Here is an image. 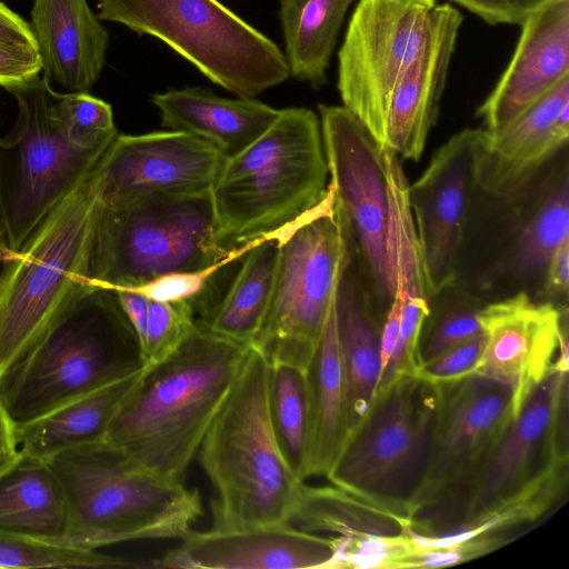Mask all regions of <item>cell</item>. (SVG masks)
<instances>
[{
  "label": "cell",
  "mask_w": 569,
  "mask_h": 569,
  "mask_svg": "<svg viewBox=\"0 0 569 569\" xmlns=\"http://www.w3.org/2000/svg\"><path fill=\"white\" fill-rule=\"evenodd\" d=\"M250 347L197 321L168 358L144 375L103 440L164 476L182 479L236 382Z\"/></svg>",
  "instance_id": "1"
},
{
  "label": "cell",
  "mask_w": 569,
  "mask_h": 569,
  "mask_svg": "<svg viewBox=\"0 0 569 569\" xmlns=\"http://www.w3.org/2000/svg\"><path fill=\"white\" fill-rule=\"evenodd\" d=\"M328 190L319 117L306 108L279 110L256 141L226 160L211 188L219 249L229 254L281 234Z\"/></svg>",
  "instance_id": "2"
},
{
  "label": "cell",
  "mask_w": 569,
  "mask_h": 569,
  "mask_svg": "<svg viewBox=\"0 0 569 569\" xmlns=\"http://www.w3.org/2000/svg\"><path fill=\"white\" fill-rule=\"evenodd\" d=\"M67 511L61 543L94 549L137 540H181L202 515L198 490L98 440L49 461Z\"/></svg>",
  "instance_id": "3"
},
{
  "label": "cell",
  "mask_w": 569,
  "mask_h": 569,
  "mask_svg": "<svg viewBox=\"0 0 569 569\" xmlns=\"http://www.w3.org/2000/svg\"><path fill=\"white\" fill-rule=\"evenodd\" d=\"M269 371L250 347L197 453L214 490L213 529L291 523L298 507L305 480L288 463L272 429Z\"/></svg>",
  "instance_id": "4"
},
{
  "label": "cell",
  "mask_w": 569,
  "mask_h": 569,
  "mask_svg": "<svg viewBox=\"0 0 569 569\" xmlns=\"http://www.w3.org/2000/svg\"><path fill=\"white\" fill-rule=\"evenodd\" d=\"M143 367L117 291L87 284L2 379L0 396L18 427Z\"/></svg>",
  "instance_id": "5"
},
{
  "label": "cell",
  "mask_w": 569,
  "mask_h": 569,
  "mask_svg": "<svg viewBox=\"0 0 569 569\" xmlns=\"http://www.w3.org/2000/svg\"><path fill=\"white\" fill-rule=\"evenodd\" d=\"M103 178L101 156L4 267L0 276V382L88 284Z\"/></svg>",
  "instance_id": "6"
},
{
  "label": "cell",
  "mask_w": 569,
  "mask_h": 569,
  "mask_svg": "<svg viewBox=\"0 0 569 569\" xmlns=\"http://www.w3.org/2000/svg\"><path fill=\"white\" fill-rule=\"evenodd\" d=\"M229 254L217 244L210 191L102 203L87 283L136 288L162 274L207 268Z\"/></svg>",
  "instance_id": "7"
},
{
  "label": "cell",
  "mask_w": 569,
  "mask_h": 569,
  "mask_svg": "<svg viewBox=\"0 0 569 569\" xmlns=\"http://www.w3.org/2000/svg\"><path fill=\"white\" fill-rule=\"evenodd\" d=\"M438 386L403 375L379 390L326 477L412 522L432 452Z\"/></svg>",
  "instance_id": "8"
},
{
  "label": "cell",
  "mask_w": 569,
  "mask_h": 569,
  "mask_svg": "<svg viewBox=\"0 0 569 569\" xmlns=\"http://www.w3.org/2000/svg\"><path fill=\"white\" fill-rule=\"evenodd\" d=\"M278 237L276 280L251 348L270 366L306 371L352 258L350 237L331 186L313 210Z\"/></svg>",
  "instance_id": "9"
},
{
  "label": "cell",
  "mask_w": 569,
  "mask_h": 569,
  "mask_svg": "<svg viewBox=\"0 0 569 569\" xmlns=\"http://www.w3.org/2000/svg\"><path fill=\"white\" fill-rule=\"evenodd\" d=\"M98 18L160 39L213 83L253 98L290 76L284 54L218 0H98Z\"/></svg>",
  "instance_id": "10"
},
{
  "label": "cell",
  "mask_w": 569,
  "mask_h": 569,
  "mask_svg": "<svg viewBox=\"0 0 569 569\" xmlns=\"http://www.w3.org/2000/svg\"><path fill=\"white\" fill-rule=\"evenodd\" d=\"M18 116L0 138V212L13 256L108 148L72 142L57 121L53 89L39 74L8 89Z\"/></svg>",
  "instance_id": "11"
},
{
  "label": "cell",
  "mask_w": 569,
  "mask_h": 569,
  "mask_svg": "<svg viewBox=\"0 0 569 569\" xmlns=\"http://www.w3.org/2000/svg\"><path fill=\"white\" fill-rule=\"evenodd\" d=\"M318 109L335 203L383 320L396 288L385 147L343 106Z\"/></svg>",
  "instance_id": "12"
},
{
  "label": "cell",
  "mask_w": 569,
  "mask_h": 569,
  "mask_svg": "<svg viewBox=\"0 0 569 569\" xmlns=\"http://www.w3.org/2000/svg\"><path fill=\"white\" fill-rule=\"evenodd\" d=\"M436 0H359L338 51L342 101L381 144L388 110L422 46Z\"/></svg>",
  "instance_id": "13"
},
{
  "label": "cell",
  "mask_w": 569,
  "mask_h": 569,
  "mask_svg": "<svg viewBox=\"0 0 569 569\" xmlns=\"http://www.w3.org/2000/svg\"><path fill=\"white\" fill-rule=\"evenodd\" d=\"M436 385L439 402L431 459L412 523L445 509H456L458 516L492 448L515 418L512 392L501 382L472 373Z\"/></svg>",
  "instance_id": "14"
},
{
  "label": "cell",
  "mask_w": 569,
  "mask_h": 569,
  "mask_svg": "<svg viewBox=\"0 0 569 569\" xmlns=\"http://www.w3.org/2000/svg\"><path fill=\"white\" fill-rule=\"evenodd\" d=\"M567 391L568 361L559 365L531 391L518 415L506 427L450 531L473 527L555 466L569 460Z\"/></svg>",
  "instance_id": "15"
},
{
  "label": "cell",
  "mask_w": 569,
  "mask_h": 569,
  "mask_svg": "<svg viewBox=\"0 0 569 569\" xmlns=\"http://www.w3.org/2000/svg\"><path fill=\"white\" fill-rule=\"evenodd\" d=\"M479 129L453 134L423 173L408 183V200L431 298L451 287L470 193L476 186Z\"/></svg>",
  "instance_id": "16"
},
{
  "label": "cell",
  "mask_w": 569,
  "mask_h": 569,
  "mask_svg": "<svg viewBox=\"0 0 569 569\" xmlns=\"http://www.w3.org/2000/svg\"><path fill=\"white\" fill-rule=\"evenodd\" d=\"M566 316L567 309L537 302L527 292L480 308L486 343L473 373L511 390L515 417L531 391L568 361Z\"/></svg>",
  "instance_id": "17"
},
{
  "label": "cell",
  "mask_w": 569,
  "mask_h": 569,
  "mask_svg": "<svg viewBox=\"0 0 569 569\" xmlns=\"http://www.w3.org/2000/svg\"><path fill=\"white\" fill-rule=\"evenodd\" d=\"M102 158L104 204L211 191L227 160L210 142L171 130L118 133Z\"/></svg>",
  "instance_id": "18"
},
{
  "label": "cell",
  "mask_w": 569,
  "mask_h": 569,
  "mask_svg": "<svg viewBox=\"0 0 569 569\" xmlns=\"http://www.w3.org/2000/svg\"><path fill=\"white\" fill-rule=\"evenodd\" d=\"M568 139L569 76L501 129H480L476 186L515 201Z\"/></svg>",
  "instance_id": "19"
},
{
  "label": "cell",
  "mask_w": 569,
  "mask_h": 569,
  "mask_svg": "<svg viewBox=\"0 0 569 569\" xmlns=\"http://www.w3.org/2000/svg\"><path fill=\"white\" fill-rule=\"evenodd\" d=\"M333 537L292 523L190 531L181 543L152 560L153 568L327 569Z\"/></svg>",
  "instance_id": "20"
},
{
  "label": "cell",
  "mask_w": 569,
  "mask_h": 569,
  "mask_svg": "<svg viewBox=\"0 0 569 569\" xmlns=\"http://www.w3.org/2000/svg\"><path fill=\"white\" fill-rule=\"evenodd\" d=\"M490 94L477 109L485 129L512 121L569 76V0H555L531 13Z\"/></svg>",
  "instance_id": "21"
},
{
  "label": "cell",
  "mask_w": 569,
  "mask_h": 569,
  "mask_svg": "<svg viewBox=\"0 0 569 569\" xmlns=\"http://www.w3.org/2000/svg\"><path fill=\"white\" fill-rule=\"evenodd\" d=\"M462 20L451 4H436L422 46L393 92L381 144L402 159L417 161L425 150L438 118Z\"/></svg>",
  "instance_id": "22"
},
{
  "label": "cell",
  "mask_w": 569,
  "mask_h": 569,
  "mask_svg": "<svg viewBox=\"0 0 569 569\" xmlns=\"http://www.w3.org/2000/svg\"><path fill=\"white\" fill-rule=\"evenodd\" d=\"M28 23L47 83L89 92L104 68L109 33L87 0H33Z\"/></svg>",
  "instance_id": "23"
},
{
  "label": "cell",
  "mask_w": 569,
  "mask_h": 569,
  "mask_svg": "<svg viewBox=\"0 0 569 569\" xmlns=\"http://www.w3.org/2000/svg\"><path fill=\"white\" fill-rule=\"evenodd\" d=\"M161 123L213 144L227 159L256 141L279 110L253 98L228 99L200 87L170 89L152 97Z\"/></svg>",
  "instance_id": "24"
},
{
  "label": "cell",
  "mask_w": 569,
  "mask_h": 569,
  "mask_svg": "<svg viewBox=\"0 0 569 569\" xmlns=\"http://www.w3.org/2000/svg\"><path fill=\"white\" fill-rule=\"evenodd\" d=\"M337 296L306 373L309 402L307 478L326 476L350 433L349 390L341 350Z\"/></svg>",
  "instance_id": "25"
},
{
  "label": "cell",
  "mask_w": 569,
  "mask_h": 569,
  "mask_svg": "<svg viewBox=\"0 0 569 569\" xmlns=\"http://www.w3.org/2000/svg\"><path fill=\"white\" fill-rule=\"evenodd\" d=\"M146 366L16 427L19 451L41 461L73 447L102 440L113 417L134 391Z\"/></svg>",
  "instance_id": "26"
},
{
  "label": "cell",
  "mask_w": 569,
  "mask_h": 569,
  "mask_svg": "<svg viewBox=\"0 0 569 569\" xmlns=\"http://www.w3.org/2000/svg\"><path fill=\"white\" fill-rule=\"evenodd\" d=\"M67 511L62 489L49 465L21 453L0 473V533L60 542Z\"/></svg>",
  "instance_id": "27"
},
{
  "label": "cell",
  "mask_w": 569,
  "mask_h": 569,
  "mask_svg": "<svg viewBox=\"0 0 569 569\" xmlns=\"http://www.w3.org/2000/svg\"><path fill=\"white\" fill-rule=\"evenodd\" d=\"M337 322L347 370L350 433L376 397L380 376V330L369 300L347 266L337 292ZM349 433V436H350Z\"/></svg>",
  "instance_id": "28"
},
{
  "label": "cell",
  "mask_w": 569,
  "mask_h": 569,
  "mask_svg": "<svg viewBox=\"0 0 569 569\" xmlns=\"http://www.w3.org/2000/svg\"><path fill=\"white\" fill-rule=\"evenodd\" d=\"M279 253L278 236L259 240L243 256L224 297L198 322L218 336L251 347L270 302Z\"/></svg>",
  "instance_id": "29"
},
{
  "label": "cell",
  "mask_w": 569,
  "mask_h": 569,
  "mask_svg": "<svg viewBox=\"0 0 569 569\" xmlns=\"http://www.w3.org/2000/svg\"><path fill=\"white\" fill-rule=\"evenodd\" d=\"M353 0H280L284 58L295 79L319 89Z\"/></svg>",
  "instance_id": "30"
},
{
  "label": "cell",
  "mask_w": 569,
  "mask_h": 569,
  "mask_svg": "<svg viewBox=\"0 0 569 569\" xmlns=\"http://www.w3.org/2000/svg\"><path fill=\"white\" fill-rule=\"evenodd\" d=\"M291 523L309 532L338 536L399 535L412 522L335 485H305Z\"/></svg>",
  "instance_id": "31"
},
{
  "label": "cell",
  "mask_w": 569,
  "mask_h": 569,
  "mask_svg": "<svg viewBox=\"0 0 569 569\" xmlns=\"http://www.w3.org/2000/svg\"><path fill=\"white\" fill-rule=\"evenodd\" d=\"M268 406L280 449L293 471L305 480L309 443V402L305 371L287 365H271Z\"/></svg>",
  "instance_id": "32"
},
{
  "label": "cell",
  "mask_w": 569,
  "mask_h": 569,
  "mask_svg": "<svg viewBox=\"0 0 569 569\" xmlns=\"http://www.w3.org/2000/svg\"><path fill=\"white\" fill-rule=\"evenodd\" d=\"M569 241V188L563 176L541 199L521 228L510 266L515 273L545 272L558 248Z\"/></svg>",
  "instance_id": "33"
},
{
  "label": "cell",
  "mask_w": 569,
  "mask_h": 569,
  "mask_svg": "<svg viewBox=\"0 0 569 569\" xmlns=\"http://www.w3.org/2000/svg\"><path fill=\"white\" fill-rule=\"evenodd\" d=\"M152 568V562L116 557L33 537L0 533V568Z\"/></svg>",
  "instance_id": "34"
},
{
  "label": "cell",
  "mask_w": 569,
  "mask_h": 569,
  "mask_svg": "<svg viewBox=\"0 0 569 569\" xmlns=\"http://www.w3.org/2000/svg\"><path fill=\"white\" fill-rule=\"evenodd\" d=\"M53 113L68 138L83 148H107L118 134L111 106L89 92L52 93Z\"/></svg>",
  "instance_id": "35"
},
{
  "label": "cell",
  "mask_w": 569,
  "mask_h": 569,
  "mask_svg": "<svg viewBox=\"0 0 569 569\" xmlns=\"http://www.w3.org/2000/svg\"><path fill=\"white\" fill-rule=\"evenodd\" d=\"M413 528L399 535H353L333 537L335 553L327 566L333 568H405L407 559L419 548Z\"/></svg>",
  "instance_id": "36"
},
{
  "label": "cell",
  "mask_w": 569,
  "mask_h": 569,
  "mask_svg": "<svg viewBox=\"0 0 569 569\" xmlns=\"http://www.w3.org/2000/svg\"><path fill=\"white\" fill-rule=\"evenodd\" d=\"M480 308L472 301L460 300L442 308L437 316L427 317L417 350L419 367L458 345L482 336Z\"/></svg>",
  "instance_id": "37"
},
{
  "label": "cell",
  "mask_w": 569,
  "mask_h": 569,
  "mask_svg": "<svg viewBox=\"0 0 569 569\" xmlns=\"http://www.w3.org/2000/svg\"><path fill=\"white\" fill-rule=\"evenodd\" d=\"M196 326L193 299L166 302L149 299L142 348L144 366H153L168 358Z\"/></svg>",
  "instance_id": "38"
},
{
  "label": "cell",
  "mask_w": 569,
  "mask_h": 569,
  "mask_svg": "<svg viewBox=\"0 0 569 569\" xmlns=\"http://www.w3.org/2000/svg\"><path fill=\"white\" fill-rule=\"evenodd\" d=\"M257 242L242 247L227 258L203 269L178 271L159 276L139 287L127 288L137 291L150 300L181 301L197 299L209 286L210 281L224 266L242 258Z\"/></svg>",
  "instance_id": "39"
},
{
  "label": "cell",
  "mask_w": 569,
  "mask_h": 569,
  "mask_svg": "<svg viewBox=\"0 0 569 569\" xmlns=\"http://www.w3.org/2000/svg\"><path fill=\"white\" fill-rule=\"evenodd\" d=\"M486 343L485 335L458 345L419 367L416 375L432 383H445L472 375Z\"/></svg>",
  "instance_id": "40"
},
{
  "label": "cell",
  "mask_w": 569,
  "mask_h": 569,
  "mask_svg": "<svg viewBox=\"0 0 569 569\" xmlns=\"http://www.w3.org/2000/svg\"><path fill=\"white\" fill-rule=\"evenodd\" d=\"M491 26H520L531 13L555 0H450Z\"/></svg>",
  "instance_id": "41"
},
{
  "label": "cell",
  "mask_w": 569,
  "mask_h": 569,
  "mask_svg": "<svg viewBox=\"0 0 569 569\" xmlns=\"http://www.w3.org/2000/svg\"><path fill=\"white\" fill-rule=\"evenodd\" d=\"M41 71L38 53H27L0 46V87L7 90L20 84Z\"/></svg>",
  "instance_id": "42"
},
{
  "label": "cell",
  "mask_w": 569,
  "mask_h": 569,
  "mask_svg": "<svg viewBox=\"0 0 569 569\" xmlns=\"http://www.w3.org/2000/svg\"><path fill=\"white\" fill-rule=\"evenodd\" d=\"M0 46L19 52L38 53L29 23L1 1Z\"/></svg>",
  "instance_id": "43"
},
{
  "label": "cell",
  "mask_w": 569,
  "mask_h": 569,
  "mask_svg": "<svg viewBox=\"0 0 569 569\" xmlns=\"http://www.w3.org/2000/svg\"><path fill=\"white\" fill-rule=\"evenodd\" d=\"M543 273V295L552 303L566 300L569 289V241L558 248Z\"/></svg>",
  "instance_id": "44"
},
{
  "label": "cell",
  "mask_w": 569,
  "mask_h": 569,
  "mask_svg": "<svg viewBox=\"0 0 569 569\" xmlns=\"http://www.w3.org/2000/svg\"><path fill=\"white\" fill-rule=\"evenodd\" d=\"M119 301L138 337L141 352L146 339L149 299L131 289H114Z\"/></svg>",
  "instance_id": "45"
},
{
  "label": "cell",
  "mask_w": 569,
  "mask_h": 569,
  "mask_svg": "<svg viewBox=\"0 0 569 569\" xmlns=\"http://www.w3.org/2000/svg\"><path fill=\"white\" fill-rule=\"evenodd\" d=\"M19 456L16 425L10 419L0 396V473L12 466Z\"/></svg>",
  "instance_id": "46"
},
{
  "label": "cell",
  "mask_w": 569,
  "mask_h": 569,
  "mask_svg": "<svg viewBox=\"0 0 569 569\" xmlns=\"http://www.w3.org/2000/svg\"><path fill=\"white\" fill-rule=\"evenodd\" d=\"M13 258V253L8 247L6 239V230L0 212V276L4 269V267L9 263V261Z\"/></svg>",
  "instance_id": "47"
}]
</instances>
